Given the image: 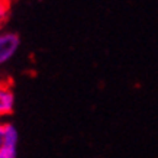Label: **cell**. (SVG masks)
I'll return each mask as SVG.
<instances>
[{
	"label": "cell",
	"instance_id": "1",
	"mask_svg": "<svg viewBox=\"0 0 158 158\" xmlns=\"http://www.w3.org/2000/svg\"><path fill=\"white\" fill-rule=\"evenodd\" d=\"M20 45L19 35L15 32L0 31V64H5L13 57Z\"/></svg>",
	"mask_w": 158,
	"mask_h": 158
},
{
	"label": "cell",
	"instance_id": "2",
	"mask_svg": "<svg viewBox=\"0 0 158 158\" xmlns=\"http://www.w3.org/2000/svg\"><path fill=\"white\" fill-rule=\"evenodd\" d=\"M15 107V94L6 84H0V116L9 115Z\"/></svg>",
	"mask_w": 158,
	"mask_h": 158
},
{
	"label": "cell",
	"instance_id": "3",
	"mask_svg": "<svg viewBox=\"0 0 158 158\" xmlns=\"http://www.w3.org/2000/svg\"><path fill=\"white\" fill-rule=\"evenodd\" d=\"M3 136H5V147L16 148L18 139H19V134H18V129L15 128V125H12V123L3 125Z\"/></svg>",
	"mask_w": 158,
	"mask_h": 158
},
{
	"label": "cell",
	"instance_id": "4",
	"mask_svg": "<svg viewBox=\"0 0 158 158\" xmlns=\"http://www.w3.org/2000/svg\"><path fill=\"white\" fill-rule=\"evenodd\" d=\"M7 16H9V5L5 2H0V28L7 20Z\"/></svg>",
	"mask_w": 158,
	"mask_h": 158
},
{
	"label": "cell",
	"instance_id": "5",
	"mask_svg": "<svg viewBox=\"0 0 158 158\" xmlns=\"http://www.w3.org/2000/svg\"><path fill=\"white\" fill-rule=\"evenodd\" d=\"M0 158H16V148L3 147L0 149Z\"/></svg>",
	"mask_w": 158,
	"mask_h": 158
},
{
	"label": "cell",
	"instance_id": "6",
	"mask_svg": "<svg viewBox=\"0 0 158 158\" xmlns=\"http://www.w3.org/2000/svg\"><path fill=\"white\" fill-rule=\"evenodd\" d=\"M5 147V136H3V125H0V149Z\"/></svg>",
	"mask_w": 158,
	"mask_h": 158
}]
</instances>
